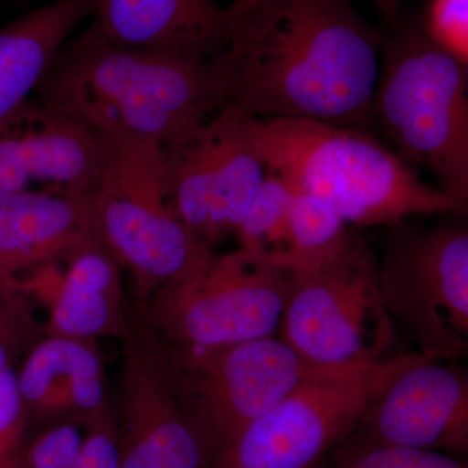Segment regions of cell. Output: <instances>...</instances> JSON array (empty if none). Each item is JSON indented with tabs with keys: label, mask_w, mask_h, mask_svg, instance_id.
<instances>
[{
	"label": "cell",
	"mask_w": 468,
	"mask_h": 468,
	"mask_svg": "<svg viewBox=\"0 0 468 468\" xmlns=\"http://www.w3.org/2000/svg\"><path fill=\"white\" fill-rule=\"evenodd\" d=\"M211 60L221 109L362 129L374 122L384 41L353 0H230Z\"/></svg>",
	"instance_id": "cell-1"
},
{
	"label": "cell",
	"mask_w": 468,
	"mask_h": 468,
	"mask_svg": "<svg viewBox=\"0 0 468 468\" xmlns=\"http://www.w3.org/2000/svg\"><path fill=\"white\" fill-rule=\"evenodd\" d=\"M33 97L109 140L177 149L220 110L211 60L124 48L84 33Z\"/></svg>",
	"instance_id": "cell-2"
},
{
	"label": "cell",
	"mask_w": 468,
	"mask_h": 468,
	"mask_svg": "<svg viewBox=\"0 0 468 468\" xmlns=\"http://www.w3.org/2000/svg\"><path fill=\"white\" fill-rule=\"evenodd\" d=\"M267 169L329 203L349 226L394 227L414 218H468V209L424 183L399 154L362 129L304 119L248 116Z\"/></svg>",
	"instance_id": "cell-3"
},
{
	"label": "cell",
	"mask_w": 468,
	"mask_h": 468,
	"mask_svg": "<svg viewBox=\"0 0 468 468\" xmlns=\"http://www.w3.org/2000/svg\"><path fill=\"white\" fill-rule=\"evenodd\" d=\"M374 122L399 156L468 209V66L424 27H402L384 42Z\"/></svg>",
	"instance_id": "cell-4"
},
{
	"label": "cell",
	"mask_w": 468,
	"mask_h": 468,
	"mask_svg": "<svg viewBox=\"0 0 468 468\" xmlns=\"http://www.w3.org/2000/svg\"><path fill=\"white\" fill-rule=\"evenodd\" d=\"M109 143V158L85 198L92 236L131 276L138 309L215 252L172 207L165 151L133 141Z\"/></svg>",
	"instance_id": "cell-5"
},
{
	"label": "cell",
	"mask_w": 468,
	"mask_h": 468,
	"mask_svg": "<svg viewBox=\"0 0 468 468\" xmlns=\"http://www.w3.org/2000/svg\"><path fill=\"white\" fill-rule=\"evenodd\" d=\"M396 323L381 286L378 257L351 236L325 263L292 272L280 337L316 367L362 368L389 358Z\"/></svg>",
	"instance_id": "cell-6"
},
{
	"label": "cell",
	"mask_w": 468,
	"mask_h": 468,
	"mask_svg": "<svg viewBox=\"0 0 468 468\" xmlns=\"http://www.w3.org/2000/svg\"><path fill=\"white\" fill-rule=\"evenodd\" d=\"M292 271L239 248L162 286L133 313L162 343L217 347L280 331Z\"/></svg>",
	"instance_id": "cell-7"
},
{
	"label": "cell",
	"mask_w": 468,
	"mask_h": 468,
	"mask_svg": "<svg viewBox=\"0 0 468 468\" xmlns=\"http://www.w3.org/2000/svg\"><path fill=\"white\" fill-rule=\"evenodd\" d=\"M158 344L178 402L218 458L243 428L295 388L334 369L311 365L280 335L217 347L177 346L159 338Z\"/></svg>",
	"instance_id": "cell-8"
},
{
	"label": "cell",
	"mask_w": 468,
	"mask_h": 468,
	"mask_svg": "<svg viewBox=\"0 0 468 468\" xmlns=\"http://www.w3.org/2000/svg\"><path fill=\"white\" fill-rule=\"evenodd\" d=\"M409 221L378 257L385 301L418 354L468 367V224Z\"/></svg>",
	"instance_id": "cell-9"
},
{
	"label": "cell",
	"mask_w": 468,
	"mask_h": 468,
	"mask_svg": "<svg viewBox=\"0 0 468 468\" xmlns=\"http://www.w3.org/2000/svg\"><path fill=\"white\" fill-rule=\"evenodd\" d=\"M396 356L362 368L325 369L243 428L212 468H316L365 414Z\"/></svg>",
	"instance_id": "cell-10"
},
{
	"label": "cell",
	"mask_w": 468,
	"mask_h": 468,
	"mask_svg": "<svg viewBox=\"0 0 468 468\" xmlns=\"http://www.w3.org/2000/svg\"><path fill=\"white\" fill-rule=\"evenodd\" d=\"M165 156L172 207L187 229L214 250L237 233L267 177L266 163L249 133L248 116L218 110Z\"/></svg>",
	"instance_id": "cell-11"
},
{
	"label": "cell",
	"mask_w": 468,
	"mask_h": 468,
	"mask_svg": "<svg viewBox=\"0 0 468 468\" xmlns=\"http://www.w3.org/2000/svg\"><path fill=\"white\" fill-rule=\"evenodd\" d=\"M119 468H212L218 452L178 402L158 338L131 313L116 414Z\"/></svg>",
	"instance_id": "cell-12"
},
{
	"label": "cell",
	"mask_w": 468,
	"mask_h": 468,
	"mask_svg": "<svg viewBox=\"0 0 468 468\" xmlns=\"http://www.w3.org/2000/svg\"><path fill=\"white\" fill-rule=\"evenodd\" d=\"M351 436L468 457V367L399 354Z\"/></svg>",
	"instance_id": "cell-13"
},
{
	"label": "cell",
	"mask_w": 468,
	"mask_h": 468,
	"mask_svg": "<svg viewBox=\"0 0 468 468\" xmlns=\"http://www.w3.org/2000/svg\"><path fill=\"white\" fill-rule=\"evenodd\" d=\"M109 153L106 137L32 97L0 120V192L86 196Z\"/></svg>",
	"instance_id": "cell-14"
},
{
	"label": "cell",
	"mask_w": 468,
	"mask_h": 468,
	"mask_svg": "<svg viewBox=\"0 0 468 468\" xmlns=\"http://www.w3.org/2000/svg\"><path fill=\"white\" fill-rule=\"evenodd\" d=\"M27 297L48 309V335L98 341L131 332V313H125L122 267L94 236L51 261L12 280Z\"/></svg>",
	"instance_id": "cell-15"
},
{
	"label": "cell",
	"mask_w": 468,
	"mask_h": 468,
	"mask_svg": "<svg viewBox=\"0 0 468 468\" xmlns=\"http://www.w3.org/2000/svg\"><path fill=\"white\" fill-rule=\"evenodd\" d=\"M30 424H81L111 410L106 366L97 341L48 335L34 345L16 372Z\"/></svg>",
	"instance_id": "cell-16"
},
{
	"label": "cell",
	"mask_w": 468,
	"mask_h": 468,
	"mask_svg": "<svg viewBox=\"0 0 468 468\" xmlns=\"http://www.w3.org/2000/svg\"><path fill=\"white\" fill-rule=\"evenodd\" d=\"M86 33L124 48L212 60L227 38L221 0H97Z\"/></svg>",
	"instance_id": "cell-17"
},
{
	"label": "cell",
	"mask_w": 468,
	"mask_h": 468,
	"mask_svg": "<svg viewBox=\"0 0 468 468\" xmlns=\"http://www.w3.org/2000/svg\"><path fill=\"white\" fill-rule=\"evenodd\" d=\"M90 236L85 196L0 192V282L60 260Z\"/></svg>",
	"instance_id": "cell-18"
},
{
	"label": "cell",
	"mask_w": 468,
	"mask_h": 468,
	"mask_svg": "<svg viewBox=\"0 0 468 468\" xmlns=\"http://www.w3.org/2000/svg\"><path fill=\"white\" fill-rule=\"evenodd\" d=\"M97 0H52L0 27V120L30 100Z\"/></svg>",
	"instance_id": "cell-19"
},
{
	"label": "cell",
	"mask_w": 468,
	"mask_h": 468,
	"mask_svg": "<svg viewBox=\"0 0 468 468\" xmlns=\"http://www.w3.org/2000/svg\"><path fill=\"white\" fill-rule=\"evenodd\" d=\"M295 187L268 171L236 236L239 248L275 266L291 270V208Z\"/></svg>",
	"instance_id": "cell-20"
},
{
	"label": "cell",
	"mask_w": 468,
	"mask_h": 468,
	"mask_svg": "<svg viewBox=\"0 0 468 468\" xmlns=\"http://www.w3.org/2000/svg\"><path fill=\"white\" fill-rule=\"evenodd\" d=\"M329 203L295 189L291 208V271L309 270L335 257L353 233Z\"/></svg>",
	"instance_id": "cell-21"
},
{
	"label": "cell",
	"mask_w": 468,
	"mask_h": 468,
	"mask_svg": "<svg viewBox=\"0 0 468 468\" xmlns=\"http://www.w3.org/2000/svg\"><path fill=\"white\" fill-rule=\"evenodd\" d=\"M337 448L334 468H468V457L367 442L353 436Z\"/></svg>",
	"instance_id": "cell-22"
},
{
	"label": "cell",
	"mask_w": 468,
	"mask_h": 468,
	"mask_svg": "<svg viewBox=\"0 0 468 468\" xmlns=\"http://www.w3.org/2000/svg\"><path fill=\"white\" fill-rule=\"evenodd\" d=\"M45 335L30 298L11 282H0V372L14 368Z\"/></svg>",
	"instance_id": "cell-23"
},
{
	"label": "cell",
	"mask_w": 468,
	"mask_h": 468,
	"mask_svg": "<svg viewBox=\"0 0 468 468\" xmlns=\"http://www.w3.org/2000/svg\"><path fill=\"white\" fill-rule=\"evenodd\" d=\"M85 428L73 421L43 428L26 443L15 468H75Z\"/></svg>",
	"instance_id": "cell-24"
},
{
	"label": "cell",
	"mask_w": 468,
	"mask_h": 468,
	"mask_svg": "<svg viewBox=\"0 0 468 468\" xmlns=\"http://www.w3.org/2000/svg\"><path fill=\"white\" fill-rule=\"evenodd\" d=\"M29 420L14 368L0 372V468H15L27 443Z\"/></svg>",
	"instance_id": "cell-25"
},
{
	"label": "cell",
	"mask_w": 468,
	"mask_h": 468,
	"mask_svg": "<svg viewBox=\"0 0 468 468\" xmlns=\"http://www.w3.org/2000/svg\"><path fill=\"white\" fill-rule=\"evenodd\" d=\"M424 29L443 50L468 66V0H431Z\"/></svg>",
	"instance_id": "cell-26"
},
{
	"label": "cell",
	"mask_w": 468,
	"mask_h": 468,
	"mask_svg": "<svg viewBox=\"0 0 468 468\" xmlns=\"http://www.w3.org/2000/svg\"><path fill=\"white\" fill-rule=\"evenodd\" d=\"M75 468H119V436L112 409L85 424Z\"/></svg>",
	"instance_id": "cell-27"
},
{
	"label": "cell",
	"mask_w": 468,
	"mask_h": 468,
	"mask_svg": "<svg viewBox=\"0 0 468 468\" xmlns=\"http://www.w3.org/2000/svg\"><path fill=\"white\" fill-rule=\"evenodd\" d=\"M385 20L396 23L399 20V9L403 0H372Z\"/></svg>",
	"instance_id": "cell-28"
},
{
	"label": "cell",
	"mask_w": 468,
	"mask_h": 468,
	"mask_svg": "<svg viewBox=\"0 0 468 468\" xmlns=\"http://www.w3.org/2000/svg\"><path fill=\"white\" fill-rule=\"evenodd\" d=\"M221 2H223V0H221Z\"/></svg>",
	"instance_id": "cell-29"
}]
</instances>
